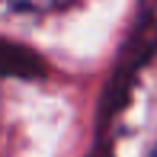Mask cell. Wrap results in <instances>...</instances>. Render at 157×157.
I'll return each instance as SVG.
<instances>
[{
    "instance_id": "cell-2",
    "label": "cell",
    "mask_w": 157,
    "mask_h": 157,
    "mask_svg": "<svg viewBox=\"0 0 157 157\" xmlns=\"http://www.w3.org/2000/svg\"><path fill=\"white\" fill-rule=\"evenodd\" d=\"M74 3L77 0H0V10L3 13H35V16H45V13H61Z\"/></svg>"
},
{
    "instance_id": "cell-1",
    "label": "cell",
    "mask_w": 157,
    "mask_h": 157,
    "mask_svg": "<svg viewBox=\"0 0 157 157\" xmlns=\"http://www.w3.org/2000/svg\"><path fill=\"white\" fill-rule=\"evenodd\" d=\"M42 71H45V64L35 52L10 39H0V77H39Z\"/></svg>"
}]
</instances>
